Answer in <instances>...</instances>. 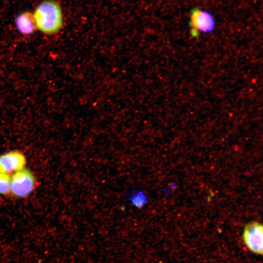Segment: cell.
Returning a JSON list of instances; mask_svg holds the SVG:
<instances>
[{
    "label": "cell",
    "mask_w": 263,
    "mask_h": 263,
    "mask_svg": "<svg viewBox=\"0 0 263 263\" xmlns=\"http://www.w3.org/2000/svg\"><path fill=\"white\" fill-rule=\"evenodd\" d=\"M36 29L46 35L57 33L62 28L63 18L59 4L55 0L41 3L33 14Z\"/></svg>",
    "instance_id": "obj_1"
},
{
    "label": "cell",
    "mask_w": 263,
    "mask_h": 263,
    "mask_svg": "<svg viewBox=\"0 0 263 263\" xmlns=\"http://www.w3.org/2000/svg\"><path fill=\"white\" fill-rule=\"evenodd\" d=\"M189 25L191 36L197 38L200 33L211 32L215 28V21L211 14L207 11L196 8L191 12Z\"/></svg>",
    "instance_id": "obj_3"
},
{
    "label": "cell",
    "mask_w": 263,
    "mask_h": 263,
    "mask_svg": "<svg viewBox=\"0 0 263 263\" xmlns=\"http://www.w3.org/2000/svg\"><path fill=\"white\" fill-rule=\"evenodd\" d=\"M10 180L8 174L0 173V194H6L10 191Z\"/></svg>",
    "instance_id": "obj_7"
},
{
    "label": "cell",
    "mask_w": 263,
    "mask_h": 263,
    "mask_svg": "<svg viewBox=\"0 0 263 263\" xmlns=\"http://www.w3.org/2000/svg\"><path fill=\"white\" fill-rule=\"evenodd\" d=\"M24 155L19 151H11L0 156V173L8 174L24 168Z\"/></svg>",
    "instance_id": "obj_5"
},
{
    "label": "cell",
    "mask_w": 263,
    "mask_h": 263,
    "mask_svg": "<svg viewBox=\"0 0 263 263\" xmlns=\"http://www.w3.org/2000/svg\"><path fill=\"white\" fill-rule=\"evenodd\" d=\"M35 186V179L33 173L23 168L16 171L10 180V191L18 197L28 196L33 190Z\"/></svg>",
    "instance_id": "obj_2"
},
{
    "label": "cell",
    "mask_w": 263,
    "mask_h": 263,
    "mask_svg": "<svg viewBox=\"0 0 263 263\" xmlns=\"http://www.w3.org/2000/svg\"><path fill=\"white\" fill-rule=\"evenodd\" d=\"M244 242L252 252L263 255V227L262 224L253 221L247 224L243 234Z\"/></svg>",
    "instance_id": "obj_4"
},
{
    "label": "cell",
    "mask_w": 263,
    "mask_h": 263,
    "mask_svg": "<svg viewBox=\"0 0 263 263\" xmlns=\"http://www.w3.org/2000/svg\"><path fill=\"white\" fill-rule=\"evenodd\" d=\"M15 22L18 31L24 35H31L36 29L33 15L29 12L19 15Z\"/></svg>",
    "instance_id": "obj_6"
}]
</instances>
